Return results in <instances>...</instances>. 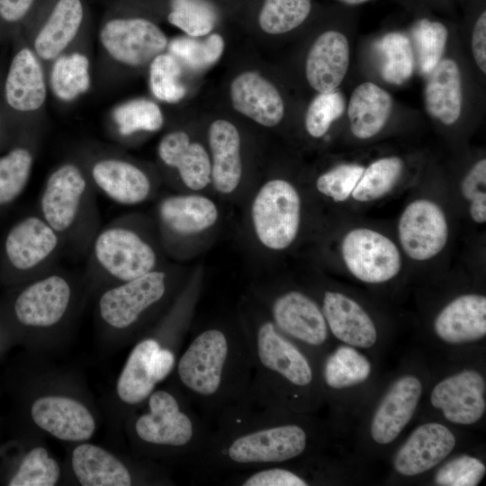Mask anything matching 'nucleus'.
<instances>
[{
  "mask_svg": "<svg viewBox=\"0 0 486 486\" xmlns=\"http://www.w3.org/2000/svg\"><path fill=\"white\" fill-rule=\"evenodd\" d=\"M85 8L82 0H56L32 34L28 45L45 69L60 54L83 38Z\"/></svg>",
  "mask_w": 486,
  "mask_h": 486,
  "instance_id": "a211bd4d",
  "label": "nucleus"
},
{
  "mask_svg": "<svg viewBox=\"0 0 486 486\" xmlns=\"http://www.w3.org/2000/svg\"><path fill=\"white\" fill-rule=\"evenodd\" d=\"M211 184L221 194L233 193L242 178L241 139L236 126L223 119L214 121L208 130Z\"/></svg>",
  "mask_w": 486,
  "mask_h": 486,
  "instance_id": "c85d7f7f",
  "label": "nucleus"
},
{
  "mask_svg": "<svg viewBox=\"0 0 486 486\" xmlns=\"http://www.w3.org/2000/svg\"><path fill=\"white\" fill-rule=\"evenodd\" d=\"M423 392L419 378L406 374L398 378L377 406L370 424L373 440L379 445L393 442L411 420Z\"/></svg>",
  "mask_w": 486,
  "mask_h": 486,
  "instance_id": "aec40b11",
  "label": "nucleus"
},
{
  "mask_svg": "<svg viewBox=\"0 0 486 486\" xmlns=\"http://www.w3.org/2000/svg\"><path fill=\"white\" fill-rule=\"evenodd\" d=\"M86 259L87 274L111 285L163 266L156 233L137 215L116 217L102 225Z\"/></svg>",
  "mask_w": 486,
  "mask_h": 486,
  "instance_id": "39448f33",
  "label": "nucleus"
},
{
  "mask_svg": "<svg viewBox=\"0 0 486 486\" xmlns=\"http://www.w3.org/2000/svg\"><path fill=\"white\" fill-rule=\"evenodd\" d=\"M425 107L428 114L445 125L459 119L463 94L461 73L456 62L440 60L431 70L424 91Z\"/></svg>",
  "mask_w": 486,
  "mask_h": 486,
  "instance_id": "c756f323",
  "label": "nucleus"
},
{
  "mask_svg": "<svg viewBox=\"0 0 486 486\" xmlns=\"http://www.w3.org/2000/svg\"><path fill=\"white\" fill-rule=\"evenodd\" d=\"M36 145L17 146L0 157V206L14 202L30 180Z\"/></svg>",
  "mask_w": 486,
  "mask_h": 486,
  "instance_id": "c9c22d12",
  "label": "nucleus"
},
{
  "mask_svg": "<svg viewBox=\"0 0 486 486\" xmlns=\"http://www.w3.org/2000/svg\"><path fill=\"white\" fill-rule=\"evenodd\" d=\"M60 469L43 447H35L23 458L10 486H53L58 480Z\"/></svg>",
  "mask_w": 486,
  "mask_h": 486,
  "instance_id": "c03bdc74",
  "label": "nucleus"
},
{
  "mask_svg": "<svg viewBox=\"0 0 486 486\" xmlns=\"http://www.w3.org/2000/svg\"><path fill=\"white\" fill-rule=\"evenodd\" d=\"M328 331L339 341L360 348L372 347L377 329L365 310L349 296L325 291L320 305Z\"/></svg>",
  "mask_w": 486,
  "mask_h": 486,
  "instance_id": "5701e85b",
  "label": "nucleus"
},
{
  "mask_svg": "<svg viewBox=\"0 0 486 486\" xmlns=\"http://www.w3.org/2000/svg\"><path fill=\"white\" fill-rule=\"evenodd\" d=\"M72 467L83 486H130L133 482L125 464L106 450L91 444L74 449Z\"/></svg>",
  "mask_w": 486,
  "mask_h": 486,
  "instance_id": "2f4dec72",
  "label": "nucleus"
},
{
  "mask_svg": "<svg viewBox=\"0 0 486 486\" xmlns=\"http://www.w3.org/2000/svg\"><path fill=\"white\" fill-rule=\"evenodd\" d=\"M36 0H0V18L8 23L23 20Z\"/></svg>",
  "mask_w": 486,
  "mask_h": 486,
  "instance_id": "3c124183",
  "label": "nucleus"
},
{
  "mask_svg": "<svg viewBox=\"0 0 486 486\" xmlns=\"http://www.w3.org/2000/svg\"><path fill=\"white\" fill-rule=\"evenodd\" d=\"M253 298L275 327L305 351L325 347L328 328L320 305L297 289L267 291L256 289Z\"/></svg>",
  "mask_w": 486,
  "mask_h": 486,
  "instance_id": "1a4fd4ad",
  "label": "nucleus"
},
{
  "mask_svg": "<svg viewBox=\"0 0 486 486\" xmlns=\"http://www.w3.org/2000/svg\"><path fill=\"white\" fill-rule=\"evenodd\" d=\"M239 319L253 364L249 391L296 412L312 408L318 397L310 356L275 327L253 297L243 300Z\"/></svg>",
  "mask_w": 486,
  "mask_h": 486,
  "instance_id": "7ed1b4c3",
  "label": "nucleus"
},
{
  "mask_svg": "<svg viewBox=\"0 0 486 486\" xmlns=\"http://www.w3.org/2000/svg\"><path fill=\"white\" fill-rule=\"evenodd\" d=\"M472 50L474 60L481 69L486 73V12L477 19L472 36Z\"/></svg>",
  "mask_w": 486,
  "mask_h": 486,
  "instance_id": "8fccbe9b",
  "label": "nucleus"
},
{
  "mask_svg": "<svg viewBox=\"0 0 486 486\" xmlns=\"http://www.w3.org/2000/svg\"><path fill=\"white\" fill-rule=\"evenodd\" d=\"M339 1L346 4L356 5V4H360L364 2H367L368 0H339Z\"/></svg>",
  "mask_w": 486,
  "mask_h": 486,
  "instance_id": "864d4df0",
  "label": "nucleus"
},
{
  "mask_svg": "<svg viewBox=\"0 0 486 486\" xmlns=\"http://www.w3.org/2000/svg\"><path fill=\"white\" fill-rule=\"evenodd\" d=\"M168 22L188 36L201 37L210 33L216 22L214 7L204 0H171Z\"/></svg>",
  "mask_w": 486,
  "mask_h": 486,
  "instance_id": "79ce46f5",
  "label": "nucleus"
},
{
  "mask_svg": "<svg viewBox=\"0 0 486 486\" xmlns=\"http://www.w3.org/2000/svg\"><path fill=\"white\" fill-rule=\"evenodd\" d=\"M345 98L339 91L320 93L310 104L305 115V128L312 138H321L333 122L344 113Z\"/></svg>",
  "mask_w": 486,
  "mask_h": 486,
  "instance_id": "a18cd8bd",
  "label": "nucleus"
},
{
  "mask_svg": "<svg viewBox=\"0 0 486 486\" xmlns=\"http://www.w3.org/2000/svg\"><path fill=\"white\" fill-rule=\"evenodd\" d=\"M169 271L161 266L139 277L110 285L98 302L101 319L115 329L137 325L163 303L172 288Z\"/></svg>",
  "mask_w": 486,
  "mask_h": 486,
  "instance_id": "9d476101",
  "label": "nucleus"
},
{
  "mask_svg": "<svg viewBox=\"0 0 486 486\" xmlns=\"http://www.w3.org/2000/svg\"><path fill=\"white\" fill-rule=\"evenodd\" d=\"M398 235L405 254L416 261L435 257L446 247L448 223L442 208L428 199L409 203L398 223Z\"/></svg>",
  "mask_w": 486,
  "mask_h": 486,
  "instance_id": "2eb2a0df",
  "label": "nucleus"
},
{
  "mask_svg": "<svg viewBox=\"0 0 486 486\" xmlns=\"http://www.w3.org/2000/svg\"><path fill=\"white\" fill-rule=\"evenodd\" d=\"M166 49L182 68L200 71L218 61L224 50V40L217 33L202 40L188 35L178 36L168 41Z\"/></svg>",
  "mask_w": 486,
  "mask_h": 486,
  "instance_id": "e433bc0d",
  "label": "nucleus"
},
{
  "mask_svg": "<svg viewBox=\"0 0 486 486\" xmlns=\"http://www.w3.org/2000/svg\"><path fill=\"white\" fill-rule=\"evenodd\" d=\"M96 194L78 157L56 165L39 194L38 213L59 235L65 251L76 257H86L102 226Z\"/></svg>",
  "mask_w": 486,
  "mask_h": 486,
  "instance_id": "20e7f679",
  "label": "nucleus"
},
{
  "mask_svg": "<svg viewBox=\"0 0 486 486\" xmlns=\"http://www.w3.org/2000/svg\"><path fill=\"white\" fill-rule=\"evenodd\" d=\"M159 237L168 249L178 238L196 235L213 227L219 219L215 202L202 194H170L156 208Z\"/></svg>",
  "mask_w": 486,
  "mask_h": 486,
  "instance_id": "dca6fc26",
  "label": "nucleus"
},
{
  "mask_svg": "<svg viewBox=\"0 0 486 486\" xmlns=\"http://www.w3.org/2000/svg\"><path fill=\"white\" fill-rule=\"evenodd\" d=\"M368 358L352 346H339L321 363V379L326 387L342 390L360 384L370 376Z\"/></svg>",
  "mask_w": 486,
  "mask_h": 486,
  "instance_id": "f704fd0d",
  "label": "nucleus"
},
{
  "mask_svg": "<svg viewBox=\"0 0 486 486\" xmlns=\"http://www.w3.org/2000/svg\"><path fill=\"white\" fill-rule=\"evenodd\" d=\"M146 400L147 411L133 425L137 438L148 446L168 450L192 469L209 442L210 424L181 391L154 390Z\"/></svg>",
  "mask_w": 486,
  "mask_h": 486,
  "instance_id": "423d86ee",
  "label": "nucleus"
},
{
  "mask_svg": "<svg viewBox=\"0 0 486 486\" xmlns=\"http://www.w3.org/2000/svg\"><path fill=\"white\" fill-rule=\"evenodd\" d=\"M86 40L82 38L46 69L49 93L60 104H72L91 90L92 61Z\"/></svg>",
  "mask_w": 486,
  "mask_h": 486,
  "instance_id": "cd10ccee",
  "label": "nucleus"
},
{
  "mask_svg": "<svg viewBox=\"0 0 486 486\" xmlns=\"http://www.w3.org/2000/svg\"><path fill=\"white\" fill-rule=\"evenodd\" d=\"M341 256L347 270L366 284L388 282L401 268V256L395 243L368 228H356L345 234Z\"/></svg>",
  "mask_w": 486,
  "mask_h": 486,
  "instance_id": "ddd939ff",
  "label": "nucleus"
},
{
  "mask_svg": "<svg viewBox=\"0 0 486 486\" xmlns=\"http://www.w3.org/2000/svg\"><path fill=\"white\" fill-rule=\"evenodd\" d=\"M469 212L474 222L484 223L486 221V194L470 201Z\"/></svg>",
  "mask_w": 486,
  "mask_h": 486,
  "instance_id": "603ef678",
  "label": "nucleus"
},
{
  "mask_svg": "<svg viewBox=\"0 0 486 486\" xmlns=\"http://www.w3.org/2000/svg\"><path fill=\"white\" fill-rule=\"evenodd\" d=\"M455 436L445 425L428 422L416 428L397 451L393 467L403 476L422 474L439 464L455 446Z\"/></svg>",
  "mask_w": 486,
  "mask_h": 486,
  "instance_id": "412c9836",
  "label": "nucleus"
},
{
  "mask_svg": "<svg viewBox=\"0 0 486 486\" xmlns=\"http://www.w3.org/2000/svg\"><path fill=\"white\" fill-rule=\"evenodd\" d=\"M250 218L256 238L264 248H288L301 225L302 200L297 189L285 179L266 181L252 200Z\"/></svg>",
  "mask_w": 486,
  "mask_h": 486,
  "instance_id": "6e6552de",
  "label": "nucleus"
},
{
  "mask_svg": "<svg viewBox=\"0 0 486 486\" xmlns=\"http://www.w3.org/2000/svg\"><path fill=\"white\" fill-rule=\"evenodd\" d=\"M174 370L180 391L208 423H215L247 394L253 376L239 317L236 323L216 322L195 332Z\"/></svg>",
  "mask_w": 486,
  "mask_h": 486,
  "instance_id": "f03ea898",
  "label": "nucleus"
},
{
  "mask_svg": "<svg viewBox=\"0 0 486 486\" xmlns=\"http://www.w3.org/2000/svg\"><path fill=\"white\" fill-rule=\"evenodd\" d=\"M112 137L126 140L140 132H156L164 125L160 107L147 98H133L115 105L109 113Z\"/></svg>",
  "mask_w": 486,
  "mask_h": 486,
  "instance_id": "72a5a7b5",
  "label": "nucleus"
},
{
  "mask_svg": "<svg viewBox=\"0 0 486 486\" xmlns=\"http://www.w3.org/2000/svg\"><path fill=\"white\" fill-rule=\"evenodd\" d=\"M392 109L391 94L372 82H364L351 94L347 116L352 134L367 140L385 126Z\"/></svg>",
  "mask_w": 486,
  "mask_h": 486,
  "instance_id": "7c9ffc66",
  "label": "nucleus"
},
{
  "mask_svg": "<svg viewBox=\"0 0 486 486\" xmlns=\"http://www.w3.org/2000/svg\"><path fill=\"white\" fill-rule=\"evenodd\" d=\"M420 70L429 74L441 60L447 41V29L439 22L419 20L412 28Z\"/></svg>",
  "mask_w": 486,
  "mask_h": 486,
  "instance_id": "37998d69",
  "label": "nucleus"
},
{
  "mask_svg": "<svg viewBox=\"0 0 486 486\" xmlns=\"http://www.w3.org/2000/svg\"><path fill=\"white\" fill-rule=\"evenodd\" d=\"M4 250L14 270L40 275L58 266L65 246L59 235L37 212L11 228Z\"/></svg>",
  "mask_w": 486,
  "mask_h": 486,
  "instance_id": "f8f14e48",
  "label": "nucleus"
},
{
  "mask_svg": "<svg viewBox=\"0 0 486 486\" xmlns=\"http://www.w3.org/2000/svg\"><path fill=\"white\" fill-rule=\"evenodd\" d=\"M158 159L167 168L176 171L183 184L198 192L211 184V158L205 148L191 141L184 130L166 133L157 148Z\"/></svg>",
  "mask_w": 486,
  "mask_h": 486,
  "instance_id": "b1692460",
  "label": "nucleus"
},
{
  "mask_svg": "<svg viewBox=\"0 0 486 486\" xmlns=\"http://www.w3.org/2000/svg\"><path fill=\"white\" fill-rule=\"evenodd\" d=\"M381 73L390 84L400 85L412 75L414 55L410 40L399 32L386 34L378 43Z\"/></svg>",
  "mask_w": 486,
  "mask_h": 486,
  "instance_id": "58836bf2",
  "label": "nucleus"
},
{
  "mask_svg": "<svg viewBox=\"0 0 486 486\" xmlns=\"http://www.w3.org/2000/svg\"><path fill=\"white\" fill-rule=\"evenodd\" d=\"M156 344L157 338H147L131 350L117 382V394L124 403H142L155 390L157 383L150 375L149 357Z\"/></svg>",
  "mask_w": 486,
  "mask_h": 486,
  "instance_id": "473e14b6",
  "label": "nucleus"
},
{
  "mask_svg": "<svg viewBox=\"0 0 486 486\" xmlns=\"http://www.w3.org/2000/svg\"><path fill=\"white\" fill-rule=\"evenodd\" d=\"M101 63L112 72L140 68L165 52L168 39L155 22L142 17H111L98 32Z\"/></svg>",
  "mask_w": 486,
  "mask_h": 486,
  "instance_id": "0eeeda50",
  "label": "nucleus"
},
{
  "mask_svg": "<svg viewBox=\"0 0 486 486\" xmlns=\"http://www.w3.org/2000/svg\"><path fill=\"white\" fill-rule=\"evenodd\" d=\"M486 382L477 370L464 369L438 382L431 391V405L457 425L477 423L486 410Z\"/></svg>",
  "mask_w": 486,
  "mask_h": 486,
  "instance_id": "f3484780",
  "label": "nucleus"
},
{
  "mask_svg": "<svg viewBox=\"0 0 486 486\" xmlns=\"http://www.w3.org/2000/svg\"><path fill=\"white\" fill-rule=\"evenodd\" d=\"M31 414L37 426L65 441L87 440L95 429L90 411L68 397H41L33 402Z\"/></svg>",
  "mask_w": 486,
  "mask_h": 486,
  "instance_id": "4be33fe9",
  "label": "nucleus"
},
{
  "mask_svg": "<svg viewBox=\"0 0 486 486\" xmlns=\"http://www.w3.org/2000/svg\"><path fill=\"white\" fill-rule=\"evenodd\" d=\"M310 8V0H265L258 22L265 32L282 34L301 25Z\"/></svg>",
  "mask_w": 486,
  "mask_h": 486,
  "instance_id": "a19ab883",
  "label": "nucleus"
},
{
  "mask_svg": "<svg viewBox=\"0 0 486 486\" xmlns=\"http://www.w3.org/2000/svg\"><path fill=\"white\" fill-rule=\"evenodd\" d=\"M486 187V159L477 161L461 182V194L468 201L484 194Z\"/></svg>",
  "mask_w": 486,
  "mask_h": 486,
  "instance_id": "09e8293b",
  "label": "nucleus"
},
{
  "mask_svg": "<svg viewBox=\"0 0 486 486\" xmlns=\"http://www.w3.org/2000/svg\"><path fill=\"white\" fill-rule=\"evenodd\" d=\"M436 336L448 344L478 341L486 335V297L462 294L449 302L434 320Z\"/></svg>",
  "mask_w": 486,
  "mask_h": 486,
  "instance_id": "bb28decb",
  "label": "nucleus"
},
{
  "mask_svg": "<svg viewBox=\"0 0 486 486\" xmlns=\"http://www.w3.org/2000/svg\"><path fill=\"white\" fill-rule=\"evenodd\" d=\"M485 472L486 466L480 459L462 454L441 466L434 480L440 486H476Z\"/></svg>",
  "mask_w": 486,
  "mask_h": 486,
  "instance_id": "de8ad7c7",
  "label": "nucleus"
},
{
  "mask_svg": "<svg viewBox=\"0 0 486 486\" xmlns=\"http://www.w3.org/2000/svg\"><path fill=\"white\" fill-rule=\"evenodd\" d=\"M148 67L149 88L158 100L176 104L184 98L186 90L182 82L183 68L171 54L160 53Z\"/></svg>",
  "mask_w": 486,
  "mask_h": 486,
  "instance_id": "ea45409f",
  "label": "nucleus"
},
{
  "mask_svg": "<svg viewBox=\"0 0 486 486\" xmlns=\"http://www.w3.org/2000/svg\"><path fill=\"white\" fill-rule=\"evenodd\" d=\"M349 44L337 31L321 33L311 45L306 58L305 74L310 86L319 93L336 90L349 66Z\"/></svg>",
  "mask_w": 486,
  "mask_h": 486,
  "instance_id": "a878e982",
  "label": "nucleus"
},
{
  "mask_svg": "<svg viewBox=\"0 0 486 486\" xmlns=\"http://www.w3.org/2000/svg\"><path fill=\"white\" fill-rule=\"evenodd\" d=\"M97 193L121 205H138L155 192V182L140 165L112 149H92L77 156Z\"/></svg>",
  "mask_w": 486,
  "mask_h": 486,
  "instance_id": "9b49d317",
  "label": "nucleus"
},
{
  "mask_svg": "<svg viewBox=\"0 0 486 486\" xmlns=\"http://www.w3.org/2000/svg\"><path fill=\"white\" fill-rule=\"evenodd\" d=\"M233 108L266 127H274L283 119L284 104L277 88L260 74L246 71L230 85Z\"/></svg>",
  "mask_w": 486,
  "mask_h": 486,
  "instance_id": "393cba45",
  "label": "nucleus"
},
{
  "mask_svg": "<svg viewBox=\"0 0 486 486\" xmlns=\"http://www.w3.org/2000/svg\"><path fill=\"white\" fill-rule=\"evenodd\" d=\"M294 413L248 391L217 418L191 474L219 482L233 472L304 457L312 449L313 430Z\"/></svg>",
  "mask_w": 486,
  "mask_h": 486,
  "instance_id": "f257e3e1",
  "label": "nucleus"
},
{
  "mask_svg": "<svg viewBox=\"0 0 486 486\" xmlns=\"http://www.w3.org/2000/svg\"><path fill=\"white\" fill-rule=\"evenodd\" d=\"M71 298L69 278L54 267L39 275L21 292L14 302V314L24 326L50 328L64 318Z\"/></svg>",
  "mask_w": 486,
  "mask_h": 486,
  "instance_id": "4468645a",
  "label": "nucleus"
},
{
  "mask_svg": "<svg viewBox=\"0 0 486 486\" xmlns=\"http://www.w3.org/2000/svg\"><path fill=\"white\" fill-rule=\"evenodd\" d=\"M4 93L12 110L42 121L49 94L46 69L28 44L14 55Z\"/></svg>",
  "mask_w": 486,
  "mask_h": 486,
  "instance_id": "6ab92c4d",
  "label": "nucleus"
},
{
  "mask_svg": "<svg viewBox=\"0 0 486 486\" xmlns=\"http://www.w3.org/2000/svg\"><path fill=\"white\" fill-rule=\"evenodd\" d=\"M402 171L403 161L399 157L379 158L364 168L351 195L362 202L378 200L393 189Z\"/></svg>",
  "mask_w": 486,
  "mask_h": 486,
  "instance_id": "4c0bfd02",
  "label": "nucleus"
},
{
  "mask_svg": "<svg viewBox=\"0 0 486 486\" xmlns=\"http://www.w3.org/2000/svg\"><path fill=\"white\" fill-rule=\"evenodd\" d=\"M364 167L357 164H340L321 174L316 188L335 202H345L352 194Z\"/></svg>",
  "mask_w": 486,
  "mask_h": 486,
  "instance_id": "49530a36",
  "label": "nucleus"
}]
</instances>
